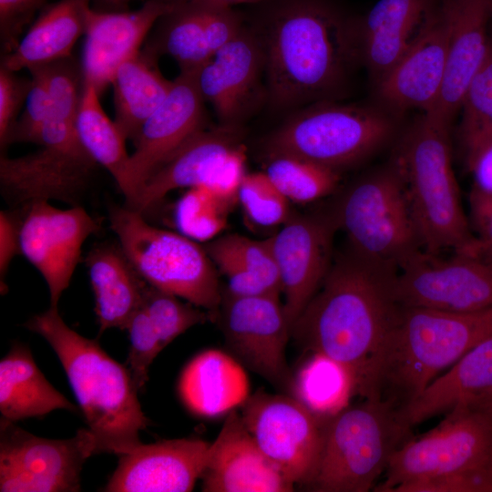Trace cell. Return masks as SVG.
<instances>
[{
    "label": "cell",
    "mask_w": 492,
    "mask_h": 492,
    "mask_svg": "<svg viewBox=\"0 0 492 492\" xmlns=\"http://www.w3.org/2000/svg\"><path fill=\"white\" fill-rule=\"evenodd\" d=\"M395 273L353 253L340 258L292 329L305 348L343 364L354 394L366 399L374 397L382 351L401 307Z\"/></svg>",
    "instance_id": "1"
},
{
    "label": "cell",
    "mask_w": 492,
    "mask_h": 492,
    "mask_svg": "<svg viewBox=\"0 0 492 492\" xmlns=\"http://www.w3.org/2000/svg\"><path fill=\"white\" fill-rule=\"evenodd\" d=\"M262 44L269 98L280 108L328 100L360 60L356 26L313 2L283 8Z\"/></svg>",
    "instance_id": "2"
},
{
    "label": "cell",
    "mask_w": 492,
    "mask_h": 492,
    "mask_svg": "<svg viewBox=\"0 0 492 492\" xmlns=\"http://www.w3.org/2000/svg\"><path fill=\"white\" fill-rule=\"evenodd\" d=\"M25 326L42 336L57 355L93 435L97 453L121 456L140 444L149 421L126 367L111 358L97 340L71 329L57 307L33 316Z\"/></svg>",
    "instance_id": "3"
},
{
    "label": "cell",
    "mask_w": 492,
    "mask_h": 492,
    "mask_svg": "<svg viewBox=\"0 0 492 492\" xmlns=\"http://www.w3.org/2000/svg\"><path fill=\"white\" fill-rule=\"evenodd\" d=\"M492 336V307L448 312L401 306L383 348L374 399L400 409L441 372Z\"/></svg>",
    "instance_id": "4"
},
{
    "label": "cell",
    "mask_w": 492,
    "mask_h": 492,
    "mask_svg": "<svg viewBox=\"0 0 492 492\" xmlns=\"http://www.w3.org/2000/svg\"><path fill=\"white\" fill-rule=\"evenodd\" d=\"M384 492H492V415L459 407L392 455Z\"/></svg>",
    "instance_id": "5"
},
{
    "label": "cell",
    "mask_w": 492,
    "mask_h": 492,
    "mask_svg": "<svg viewBox=\"0 0 492 492\" xmlns=\"http://www.w3.org/2000/svg\"><path fill=\"white\" fill-rule=\"evenodd\" d=\"M450 125L433 114L423 113L393 159L421 249L432 253L461 250L474 239L453 169Z\"/></svg>",
    "instance_id": "6"
},
{
    "label": "cell",
    "mask_w": 492,
    "mask_h": 492,
    "mask_svg": "<svg viewBox=\"0 0 492 492\" xmlns=\"http://www.w3.org/2000/svg\"><path fill=\"white\" fill-rule=\"evenodd\" d=\"M409 430L389 402L348 405L328 418L317 466L305 486L318 492L369 491Z\"/></svg>",
    "instance_id": "7"
},
{
    "label": "cell",
    "mask_w": 492,
    "mask_h": 492,
    "mask_svg": "<svg viewBox=\"0 0 492 492\" xmlns=\"http://www.w3.org/2000/svg\"><path fill=\"white\" fill-rule=\"evenodd\" d=\"M109 222L126 256L149 285L211 314L218 312L222 292L205 248L182 233L150 225L128 206L112 207Z\"/></svg>",
    "instance_id": "8"
},
{
    "label": "cell",
    "mask_w": 492,
    "mask_h": 492,
    "mask_svg": "<svg viewBox=\"0 0 492 492\" xmlns=\"http://www.w3.org/2000/svg\"><path fill=\"white\" fill-rule=\"evenodd\" d=\"M384 108L316 102L287 120L270 138L269 156L291 155L339 171L384 146L395 129Z\"/></svg>",
    "instance_id": "9"
},
{
    "label": "cell",
    "mask_w": 492,
    "mask_h": 492,
    "mask_svg": "<svg viewBox=\"0 0 492 492\" xmlns=\"http://www.w3.org/2000/svg\"><path fill=\"white\" fill-rule=\"evenodd\" d=\"M333 218L346 233L351 253L369 263L397 272L421 249L394 159L350 187Z\"/></svg>",
    "instance_id": "10"
},
{
    "label": "cell",
    "mask_w": 492,
    "mask_h": 492,
    "mask_svg": "<svg viewBox=\"0 0 492 492\" xmlns=\"http://www.w3.org/2000/svg\"><path fill=\"white\" fill-rule=\"evenodd\" d=\"M441 257L419 249L397 270L394 293L400 306L448 312L492 307V258L463 249Z\"/></svg>",
    "instance_id": "11"
},
{
    "label": "cell",
    "mask_w": 492,
    "mask_h": 492,
    "mask_svg": "<svg viewBox=\"0 0 492 492\" xmlns=\"http://www.w3.org/2000/svg\"><path fill=\"white\" fill-rule=\"evenodd\" d=\"M97 454L88 428L67 439L36 436L1 418V492H76L86 460Z\"/></svg>",
    "instance_id": "12"
},
{
    "label": "cell",
    "mask_w": 492,
    "mask_h": 492,
    "mask_svg": "<svg viewBox=\"0 0 492 492\" xmlns=\"http://www.w3.org/2000/svg\"><path fill=\"white\" fill-rule=\"evenodd\" d=\"M241 407L247 429L265 456L292 483L306 485L320 458L328 418L292 395L261 391Z\"/></svg>",
    "instance_id": "13"
},
{
    "label": "cell",
    "mask_w": 492,
    "mask_h": 492,
    "mask_svg": "<svg viewBox=\"0 0 492 492\" xmlns=\"http://www.w3.org/2000/svg\"><path fill=\"white\" fill-rule=\"evenodd\" d=\"M30 154L1 156L0 183L13 202L26 206L38 200L76 202L87 187L96 162L74 132H46Z\"/></svg>",
    "instance_id": "14"
},
{
    "label": "cell",
    "mask_w": 492,
    "mask_h": 492,
    "mask_svg": "<svg viewBox=\"0 0 492 492\" xmlns=\"http://www.w3.org/2000/svg\"><path fill=\"white\" fill-rule=\"evenodd\" d=\"M219 308L225 342L232 354L273 386L291 393L292 375L285 347L292 332L279 297L224 293Z\"/></svg>",
    "instance_id": "15"
},
{
    "label": "cell",
    "mask_w": 492,
    "mask_h": 492,
    "mask_svg": "<svg viewBox=\"0 0 492 492\" xmlns=\"http://www.w3.org/2000/svg\"><path fill=\"white\" fill-rule=\"evenodd\" d=\"M100 228L101 223L80 206L62 210L46 200L26 205L20 225L21 254L45 279L51 307H57L69 286L83 243Z\"/></svg>",
    "instance_id": "16"
},
{
    "label": "cell",
    "mask_w": 492,
    "mask_h": 492,
    "mask_svg": "<svg viewBox=\"0 0 492 492\" xmlns=\"http://www.w3.org/2000/svg\"><path fill=\"white\" fill-rule=\"evenodd\" d=\"M197 71L180 72L172 80L167 97L144 122L133 140L127 206L133 203L142 185L156 169L205 128V100L198 87Z\"/></svg>",
    "instance_id": "17"
},
{
    "label": "cell",
    "mask_w": 492,
    "mask_h": 492,
    "mask_svg": "<svg viewBox=\"0 0 492 492\" xmlns=\"http://www.w3.org/2000/svg\"><path fill=\"white\" fill-rule=\"evenodd\" d=\"M269 238L279 272L285 316L292 329L331 268L333 217L290 218Z\"/></svg>",
    "instance_id": "18"
},
{
    "label": "cell",
    "mask_w": 492,
    "mask_h": 492,
    "mask_svg": "<svg viewBox=\"0 0 492 492\" xmlns=\"http://www.w3.org/2000/svg\"><path fill=\"white\" fill-rule=\"evenodd\" d=\"M448 34L445 8L430 12L409 48L375 85L381 107L395 115L435 108L446 73Z\"/></svg>",
    "instance_id": "19"
},
{
    "label": "cell",
    "mask_w": 492,
    "mask_h": 492,
    "mask_svg": "<svg viewBox=\"0 0 492 492\" xmlns=\"http://www.w3.org/2000/svg\"><path fill=\"white\" fill-rule=\"evenodd\" d=\"M210 443L198 438L140 444L119 456L107 492H189L201 477Z\"/></svg>",
    "instance_id": "20"
},
{
    "label": "cell",
    "mask_w": 492,
    "mask_h": 492,
    "mask_svg": "<svg viewBox=\"0 0 492 492\" xmlns=\"http://www.w3.org/2000/svg\"><path fill=\"white\" fill-rule=\"evenodd\" d=\"M174 0H149L140 8L120 13L88 8L81 72L83 82L100 93L117 68L136 56L149 31L174 5Z\"/></svg>",
    "instance_id": "21"
},
{
    "label": "cell",
    "mask_w": 492,
    "mask_h": 492,
    "mask_svg": "<svg viewBox=\"0 0 492 492\" xmlns=\"http://www.w3.org/2000/svg\"><path fill=\"white\" fill-rule=\"evenodd\" d=\"M201 478L203 492H291L294 488V483L261 450L237 409L228 413L210 443Z\"/></svg>",
    "instance_id": "22"
},
{
    "label": "cell",
    "mask_w": 492,
    "mask_h": 492,
    "mask_svg": "<svg viewBox=\"0 0 492 492\" xmlns=\"http://www.w3.org/2000/svg\"><path fill=\"white\" fill-rule=\"evenodd\" d=\"M263 44L244 28L197 71V83L221 125L239 126L254 100L262 70Z\"/></svg>",
    "instance_id": "23"
},
{
    "label": "cell",
    "mask_w": 492,
    "mask_h": 492,
    "mask_svg": "<svg viewBox=\"0 0 492 492\" xmlns=\"http://www.w3.org/2000/svg\"><path fill=\"white\" fill-rule=\"evenodd\" d=\"M443 7L449 24L446 73L438 100L426 113L451 123L486 58L492 0H446Z\"/></svg>",
    "instance_id": "24"
},
{
    "label": "cell",
    "mask_w": 492,
    "mask_h": 492,
    "mask_svg": "<svg viewBox=\"0 0 492 492\" xmlns=\"http://www.w3.org/2000/svg\"><path fill=\"white\" fill-rule=\"evenodd\" d=\"M491 399L492 336L466 353L398 412L411 428L456 408L480 407Z\"/></svg>",
    "instance_id": "25"
},
{
    "label": "cell",
    "mask_w": 492,
    "mask_h": 492,
    "mask_svg": "<svg viewBox=\"0 0 492 492\" xmlns=\"http://www.w3.org/2000/svg\"><path fill=\"white\" fill-rule=\"evenodd\" d=\"M241 137L239 126L201 129L152 173L128 207L143 214L172 190L205 186L221 159L241 144Z\"/></svg>",
    "instance_id": "26"
},
{
    "label": "cell",
    "mask_w": 492,
    "mask_h": 492,
    "mask_svg": "<svg viewBox=\"0 0 492 492\" xmlns=\"http://www.w3.org/2000/svg\"><path fill=\"white\" fill-rule=\"evenodd\" d=\"M430 0H378L356 26L360 60L374 86L395 66L429 15Z\"/></svg>",
    "instance_id": "27"
},
{
    "label": "cell",
    "mask_w": 492,
    "mask_h": 492,
    "mask_svg": "<svg viewBox=\"0 0 492 492\" xmlns=\"http://www.w3.org/2000/svg\"><path fill=\"white\" fill-rule=\"evenodd\" d=\"M178 391L189 411L211 418L241 406L250 396V384L242 365L233 356L209 349L184 367Z\"/></svg>",
    "instance_id": "28"
},
{
    "label": "cell",
    "mask_w": 492,
    "mask_h": 492,
    "mask_svg": "<svg viewBox=\"0 0 492 492\" xmlns=\"http://www.w3.org/2000/svg\"><path fill=\"white\" fill-rule=\"evenodd\" d=\"M85 261L95 296L99 335L110 328L126 329L131 316L142 306L148 282L120 245H98Z\"/></svg>",
    "instance_id": "29"
},
{
    "label": "cell",
    "mask_w": 492,
    "mask_h": 492,
    "mask_svg": "<svg viewBox=\"0 0 492 492\" xmlns=\"http://www.w3.org/2000/svg\"><path fill=\"white\" fill-rule=\"evenodd\" d=\"M90 0H60L33 24L2 67L16 72L68 58L77 39L85 34Z\"/></svg>",
    "instance_id": "30"
},
{
    "label": "cell",
    "mask_w": 492,
    "mask_h": 492,
    "mask_svg": "<svg viewBox=\"0 0 492 492\" xmlns=\"http://www.w3.org/2000/svg\"><path fill=\"white\" fill-rule=\"evenodd\" d=\"M56 409L76 411L36 366L31 352L15 344L0 362L1 418L15 422Z\"/></svg>",
    "instance_id": "31"
},
{
    "label": "cell",
    "mask_w": 492,
    "mask_h": 492,
    "mask_svg": "<svg viewBox=\"0 0 492 492\" xmlns=\"http://www.w3.org/2000/svg\"><path fill=\"white\" fill-rule=\"evenodd\" d=\"M155 61L154 54L139 51L117 68L111 80L114 121L124 137L132 141L165 100L172 85L161 75Z\"/></svg>",
    "instance_id": "32"
},
{
    "label": "cell",
    "mask_w": 492,
    "mask_h": 492,
    "mask_svg": "<svg viewBox=\"0 0 492 492\" xmlns=\"http://www.w3.org/2000/svg\"><path fill=\"white\" fill-rule=\"evenodd\" d=\"M99 95L93 85L83 83L75 121L77 136L90 158L111 174L128 200L130 195V155L125 148L127 138L116 122L104 112Z\"/></svg>",
    "instance_id": "33"
},
{
    "label": "cell",
    "mask_w": 492,
    "mask_h": 492,
    "mask_svg": "<svg viewBox=\"0 0 492 492\" xmlns=\"http://www.w3.org/2000/svg\"><path fill=\"white\" fill-rule=\"evenodd\" d=\"M291 394L315 415L329 418L349 405L354 383L343 364L313 352L292 376Z\"/></svg>",
    "instance_id": "34"
},
{
    "label": "cell",
    "mask_w": 492,
    "mask_h": 492,
    "mask_svg": "<svg viewBox=\"0 0 492 492\" xmlns=\"http://www.w3.org/2000/svg\"><path fill=\"white\" fill-rule=\"evenodd\" d=\"M157 24V34L147 51L156 56L169 55L178 63L180 72L197 71L211 58L199 5L175 1Z\"/></svg>",
    "instance_id": "35"
},
{
    "label": "cell",
    "mask_w": 492,
    "mask_h": 492,
    "mask_svg": "<svg viewBox=\"0 0 492 492\" xmlns=\"http://www.w3.org/2000/svg\"><path fill=\"white\" fill-rule=\"evenodd\" d=\"M281 192L297 203H308L332 193L340 179L339 171L291 155L269 156L265 170Z\"/></svg>",
    "instance_id": "36"
},
{
    "label": "cell",
    "mask_w": 492,
    "mask_h": 492,
    "mask_svg": "<svg viewBox=\"0 0 492 492\" xmlns=\"http://www.w3.org/2000/svg\"><path fill=\"white\" fill-rule=\"evenodd\" d=\"M460 110L459 136L467 162L492 141V40L466 91Z\"/></svg>",
    "instance_id": "37"
},
{
    "label": "cell",
    "mask_w": 492,
    "mask_h": 492,
    "mask_svg": "<svg viewBox=\"0 0 492 492\" xmlns=\"http://www.w3.org/2000/svg\"><path fill=\"white\" fill-rule=\"evenodd\" d=\"M231 208L207 187L190 188L176 204V224L190 239L210 241L226 227Z\"/></svg>",
    "instance_id": "38"
},
{
    "label": "cell",
    "mask_w": 492,
    "mask_h": 492,
    "mask_svg": "<svg viewBox=\"0 0 492 492\" xmlns=\"http://www.w3.org/2000/svg\"><path fill=\"white\" fill-rule=\"evenodd\" d=\"M179 297L148 283L142 308L149 317L164 349L175 338L190 327L203 323L211 313L200 310L192 303H184Z\"/></svg>",
    "instance_id": "39"
},
{
    "label": "cell",
    "mask_w": 492,
    "mask_h": 492,
    "mask_svg": "<svg viewBox=\"0 0 492 492\" xmlns=\"http://www.w3.org/2000/svg\"><path fill=\"white\" fill-rule=\"evenodd\" d=\"M238 201L246 216L255 224L272 227L289 219V200L267 173H246L241 184Z\"/></svg>",
    "instance_id": "40"
},
{
    "label": "cell",
    "mask_w": 492,
    "mask_h": 492,
    "mask_svg": "<svg viewBox=\"0 0 492 492\" xmlns=\"http://www.w3.org/2000/svg\"><path fill=\"white\" fill-rule=\"evenodd\" d=\"M210 244L231 255L274 295L280 296L281 282L269 238L256 241L239 234H228L214 239Z\"/></svg>",
    "instance_id": "41"
},
{
    "label": "cell",
    "mask_w": 492,
    "mask_h": 492,
    "mask_svg": "<svg viewBox=\"0 0 492 492\" xmlns=\"http://www.w3.org/2000/svg\"><path fill=\"white\" fill-rule=\"evenodd\" d=\"M126 330L128 332L130 341L128 369L135 386L139 391L149 379L150 364L163 348L142 306L131 316Z\"/></svg>",
    "instance_id": "42"
},
{
    "label": "cell",
    "mask_w": 492,
    "mask_h": 492,
    "mask_svg": "<svg viewBox=\"0 0 492 492\" xmlns=\"http://www.w3.org/2000/svg\"><path fill=\"white\" fill-rule=\"evenodd\" d=\"M32 75L23 112L14 124L6 145L14 142L35 143L36 137L50 116L51 98L44 74L39 67L28 69Z\"/></svg>",
    "instance_id": "43"
},
{
    "label": "cell",
    "mask_w": 492,
    "mask_h": 492,
    "mask_svg": "<svg viewBox=\"0 0 492 492\" xmlns=\"http://www.w3.org/2000/svg\"><path fill=\"white\" fill-rule=\"evenodd\" d=\"M246 159L242 144L231 149L219 162L204 187L232 207L238 201L239 190L247 173Z\"/></svg>",
    "instance_id": "44"
},
{
    "label": "cell",
    "mask_w": 492,
    "mask_h": 492,
    "mask_svg": "<svg viewBox=\"0 0 492 492\" xmlns=\"http://www.w3.org/2000/svg\"><path fill=\"white\" fill-rule=\"evenodd\" d=\"M30 80L19 79L15 72L0 69V143L6 145L9 133L16 121L22 101L26 99Z\"/></svg>",
    "instance_id": "45"
},
{
    "label": "cell",
    "mask_w": 492,
    "mask_h": 492,
    "mask_svg": "<svg viewBox=\"0 0 492 492\" xmlns=\"http://www.w3.org/2000/svg\"><path fill=\"white\" fill-rule=\"evenodd\" d=\"M199 6L208 47L213 56L236 37L243 27L238 15L231 8Z\"/></svg>",
    "instance_id": "46"
},
{
    "label": "cell",
    "mask_w": 492,
    "mask_h": 492,
    "mask_svg": "<svg viewBox=\"0 0 492 492\" xmlns=\"http://www.w3.org/2000/svg\"><path fill=\"white\" fill-rule=\"evenodd\" d=\"M470 223L476 236L465 248L492 258V196L475 189L469 194Z\"/></svg>",
    "instance_id": "47"
},
{
    "label": "cell",
    "mask_w": 492,
    "mask_h": 492,
    "mask_svg": "<svg viewBox=\"0 0 492 492\" xmlns=\"http://www.w3.org/2000/svg\"><path fill=\"white\" fill-rule=\"evenodd\" d=\"M21 220L13 214L2 210L0 213V274L1 282L5 276L9 265L16 254L21 253L20 247Z\"/></svg>",
    "instance_id": "48"
},
{
    "label": "cell",
    "mask_w": 492,
    "mask_h": 492,
    "mask_svg": "<svg viewBox=\"0 0 492 492\" xmlns=\"http://www.w3.org/2000/svg\"><path fill=\"white\" fill-rule=\"evenodd\" d=\"M473 177V188L492 196V141L483 147L467 162Z\"/></svg>",
    "instance_id": "49"
},
{
    "label": "cell",
    "mask_w": 492,
    "mask_h": 492,
    "mask_svg": "<svg viewBox=\"0 0 492 492\" xmlns=\"http://www.w3.org/2000/svg\"><path fill=\"white\" fill-rule=\"evenodd\" d=\"M42 0H0L2 33L7 32L23 15L33 10Z\"/></svg>",
    "instance_id": "50"
},
{
    "label": "cell",
    "mask_w": 492,
    "mask_h": 492,
    "mask_svg": "<svg viewBox=\"0 0 492 492\" xmlns=\"http://www.w3.org/2000/svg\"><path fill=\"white\" fill-rule=\"evenodd\" d=\"M186 1L198 5L210 7H224L231 8L233 5L240 4L254 3L260 0H179Z\"/></svg>",
    "instance_id": "51"
},
{
    "label": "cell",
    "mask_w": 492,
    "mask_h": 492,
    "mask_svg": "<svg viewBox=\"0 0 492 492\" xmlns=\"http://www.w3.org/2000/svg\"><path fill=\"white\" fill-rule=\"evenodd\" d=\"M480 408L487 410L488 413L492 415V399L488 401L487 404H485L484 405L480 406Z\"/></svg>",
    "instance_id": "52"
},
{
    "label": "cell",
    "mask_w": 492,
    "mask_h": 492,
    "mask_svg": "<svg viewBox=\"0 0 492 492\" xmlns=\"http://www.w3.org/2000/svg\"><path fill=\"white\" fill-rule=\"evenodd\" d=\"M174 1H179V0H174Z\"/></svg>",
    "instance_id": "53"
}]
</instances>
